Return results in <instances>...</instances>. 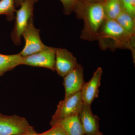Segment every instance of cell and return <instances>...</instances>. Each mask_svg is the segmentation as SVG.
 I'll use <instances>...</instances> for the list:
<instances>
[{"label": "cell", "mask_w": 135, "mask_h": 135, "mask_svg": "<svg viewBox=\"0 0 135 135\" xmlns=\"http://www.w3.org/2000/svg\"><path fill=\"white\" fill-rule=\"evenodd\" d=\"M96 41L102 50H129L135 63V37L128 33L116 20L105 19L99 29Z\"/></svg>", "instance_id": "obj_1"}, {"label": "cell", "mask_w": 135, "mask_h": 135, "mask_svg": "<svg viewBox=\"0 0 135 135\" xmlns=\"http://www.w3.org/2000/svg\"><path fill=\"white\" fill-rule=\"evenodd\" d=\"M73 11L78 19L84 22L80 38L90 42L96 41L99 29L105 19L103 3L76 0Z\"/></svg>", "instance_id": "obj_2"}, {"label": "cell", "mask_w": 135, "mask_h": 135, "mask_svg": "<svg viewBox=\"0 0 135 135\" xmlns=\"http://www.w3.org/2000/svg\"><path fill=\"white\" fill-rule=\"evenodd\" d=\"M38 1L24 0L19 9L16 10L15 26L11 33V39L16 45H20L22 33L29 20L34 17V6Z\"/></svg>", "instance_id": "obj_3"}, {"label": "cell", "mask_w": 135, "mask_h": 135, "mask_svg": "<svg viewBox=\"0 0 135 135\" xmlns=\"http://www.w3.org/2000/svg\"><path fill=\"white\" fill-rule=\"evenodd\" d=\"M35 131L25 118L0 113V135H18Z\"/></svg>", "instance_id": "obj_4"}, {"label": "cell", "mask_w": 135, "mask_h": 135, "mask_svg": "<svg viewBox=\"0 0 135 135\" xmlns=\"http://www.w3.org/2000/svg\"><path fill=\"white\" fill-rule=\"evenodd\" d=\"M33 18L34 17H33L29 20L22 33L25 44L23 49L19 53L22 56H26L38 52L47 46L41 39L40 30L35 27Z\"/></svg>", "instance_id": "obj_5"}, {"label": "cell", "mask_w": 135, "mask_h": 135, "mask_svg": "<svg viewBox=\"0 0 135 135\" xmlns=\"http://www.w3.org/2000/svg\"><path fill=\"white\" fill-rule=\"evenodd\" d=\"M84 105L81 91L64 98L57 105L51 120H57L73 115H79Z\"/></svg>", "instance_id": "obj_6"}, {"label": "cell", "mask_w": 135, "mask_h": 135, "mask_svg": "<svg viewBox=\"0 0 135 135\" xmlns=\"http://www.w3.org/2000/svg\"><path fill=\"white\" fill-rule=\"evenodd\" d=\"M56 48L47 46L38 52L22 56V65L45 68L55 71Z\"/></svg>", "instance_id": "obj_7"}, {"label": "cell", "mask_w": 135, "mask_h": 135, "mask_svg": "<svg viewBox=\"0 0 135 135\" xmlns=\"http://www.w3.org/2000/svg\"><path fill=\"white\" fill-rule=\"evenodd\" d=\"M84 70L80 64L64 77L63 85L65 90L64 98L81 90L84 83Z\"/></svg>", "instance_id": "obj_8"}, {"label": "cell", "mask_w": 135, "mask_h": 135, "mask_svg": "<svg viewBox=\"0 0 135 135\" xmlns=\"http://www.w3.org/2000/svg\"><path fill=\"white\" fill-rule=\"evenodd\" d=\"M79 64L73 53L65 49L56 48L55 71L64 77Z\"/></svg>", "instance_id": "obj_9"}, {"label": "cell", "mask_w": 135, "mask_h": 135, "mask_svg": "<svg viewBox=\"0 0 135 135\" xmlns=\"http://www.w3.org/2000/svg\"><path fill=\"white\" fill-rule=\"evenodd\" d=\"M103 73L102 68L98 67L89 81L85 83L83 86L81 93L84 104L91 105L94 100L98 98Z\"/></svg>", "instance_id": "obj_10"}, {"label": "cell", "mask_w": 135, "mask_h": 135, "mask_svg": "<svg viewBox=\"0 0 135 135\" xmlns=\"http://www.w3.org/2000/svg\"><path fill=\"white\" fill-rule=\"evenodd\" d=\"M79 116L84 134H101L99 130V118L92 112L91 105L84 104Z\"/></svg>", "instance_id": "obj_11"}, {"label": "cell", "mask_w": 135, "mask_h": 135, "mask_svg": "<svg viewBox=\"0 0 135 135\" xmlns=\"http://www.w3.org/2000/svg\"><path fill=\"white\" fill-rule=\"evenodd\" d=\"M51 126L57 125L61 127L68 135H84V131L79 115L69 116L57 120H51Z\"/></svg>", "instance_id": "obj_12"}, {"label": "cell", "mask_w": 135, "mask_h": 135, "mask_svg": "<svg viewBox=\"0 0 135 135\" xmlns=\"http://www.w3.org/2000/svg\"><path fill=\"white\" fill-rule=\"evenodd\" d=\"M22 56L19 53L5 55L0 54V76L22 65Z\"/></svg>", "instance_id": "obj_13"}, {"label": "cell", "mask_w": 135, "mask_h": 135, "mask_svg": "<svg viewBox=\"0 0 135 135\" xmlns=\"http://www.w3.org/2000/svg\"><path fill=\"white\" fill-rule=\"evenodd\" d=\"M103 5L105 19L116 20L123 11L120 0H105Z\"/></svg>", "instance_id": "obj_14"}, {"label": "cell", "mask_w": 135, "mask_h": 135, "mask_svg": "<svg viewBox=\"0 0 135 135\" xmlns=\"http://www.w3.org/2000/svg\"><path fill=\"white\" fill-rule=\"evenodd\" d=\"M116 20L125 31L135 37V17L122 11Z\"/></svg>", "instance_id": "obj_15"}, {"label": "cell", "mask_w": 135, "mask_h": 135, "mask_svg": "<svg viewBox=\"0 0 135 135\" xmlns=\"http://www.w3.org/2000/svg\"><path fill=\"white\" fill-rule=\"evenodd\" d=\"M15 0H0V15H5L9 21L15 18Z\"/></svg>", "instance_id": "obj_16"}, {"label": "cell", "mask_w": 135, "mask_h": 135, "mask_svg": "<svg viewBox=\"0 0 135 135\" xmlns=\"http://www.w3.org/2000/svg\"><path fill=\"white\" fill-rule=\"evenodd\" d=\"M123 12L135 17V0H120Z\"/></svg>", "instance_id": "obj_17"}, {"label": "cell", "mask_w": 135, "mask_h": 135, "mask_svg": "<svg viewBox=\"0 0 135 135\" xmlns=\"http://www.w3.org/2000/svg\"><path fill=\"white\" fill-rule=\"evenodd\" d=\"M63 6V12L65 15H70L73 11L76 0H59Z\"/></svg>", "instance_id": "obj_18"}, {"label": "cell", "mask_w": 135, "mask_h": 135, "mask_svg": "<svg viewBox=\"0 0 135 135\" xmlns=\"http://www.w3.org/2000/svg\"><path fill=\"white\" fill-rule=\"evenodd\" d=\"M39 135H68L64 130L60 126L54 125L46 132L38 134Z\"/></svg>", "instance_id": "obj_19"}, {"label": "cell", "mask_w": 135, "mask_h": 135, "mask_svg": "<svg viewBox=\"0 0 135 135\" xmlns=\"http://www.w3.org/2000/svg\"><path fill=\"white\" fill-rule=\"evenodd\" d=\"M24 0H15V6L16 7H20Z\"/></svg>", "instance_id": "obj_20"}, {"label": "cell", "mask_w": 135, "mask_h": 135, "mask_svg": "<svg viewBox=\"0 0 135 135\" xmlns=\"http://www.w3.org/2000/svg\"><path fill=\"white\" fill-rule=\"evenodd\" d=\"M91 3H103L105 0H82Z\"/></svg>", "instance_id": "obj_21"}, {"label": "cell", "mask_w": 135, "mask_h": 135, "mask_svg": "<svg viewBox=\"0 0 135 135\" xmlns=\"http://www.w3.org/2000/svg\"><path fill=\"white\" fill-rule=\"evenodd\" d=\"M18 135H39L38 134L35 132H31V133H25V134H22Z\"/></svg>", "instance_id": "obj_22"}, {"label": "cell", "mask_w": 135, "mask_h": 135, "mask_svg": "<svg viewBox=\"0 0 135 135\" xmlns=\"http://www.w3.org/2000/svg\"><path fill=\"white\" fill-rule=\"evenodd\" d=\"M84 135H85V134H84ZM93 135H101V134H99Z\"/></svg>", "instance_id": "obj_23"}]
</instances>
